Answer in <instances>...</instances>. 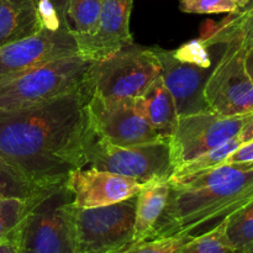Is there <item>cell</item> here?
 Returning a JSON list of instances; mask_svg holds the SVG:
<instances>
[{"instance_id":"1","label":"cell","mask_w":253,"mask_h":253,"mask_svg":"<svg viewBox=\"0 0 253 253\" xmlns=\"http://www.w3.org/2000/svg\"><path fill=\"white\" fill-rule=\"evenodd\" d=\"M88 99L84 84L44 103L0 110V157L37 187L64 183L86 166Z\"/></svg>"},{"instance_id":"2","label":"cell","mask_w":253,"mask_h":253,"mask_svg":"<svg viewBox=\"0 0 253 253\" xmlns=\"http://www.w3.org/2000/svg\"><path fill=\"white\" fill-rule=\"evenodd\" d=\"M170 193L147 240L210 231L253 199V167L220 165L195 174L170 177Z\"/></svg>"},{"instance_id":"3","label":"cell","mask_w":253,"mask_h":253,"mask_svg":"<svg viewBox=\"0 0 253 253\" xmlns=\"http://www.w3.org/2000/svg\"><path fill=\"white\" fill-rule=\"evenodd\" d=\"M72 202L64 183L36 193L15 231L19 253H74Z\"/></svg>"},{"instance_id":"4","label":"cell","mask_w":253,"mask_h":253,"mask_svg":"<svg viewBox=\"0 0 253 253\" xmlns=\"http://www.w3.org/2000/svg\"><path fill=\"white\" fill-rule=\"evenodd\" d=\"M91 63L77 53L0 82V110L27 108L83 88Z\"/></svg>"},{"instance_id":"5","label":"cell","mask_w":253,"mask_h":253,"mask_svg":"<svg viewBox=\"0 0 253 253\" xmlns=\"http://www.w3.org/2000/svg\"><path fill=\"white\" fill-rule=\"evenodd\" d=\"M224 47L225 43L214 59L210 46L200 39L173 51L152 47L161 64V77L174 99L178 116L210 110L205 99V85Z\"/></svg>"},{"instance_id":"6","label":"cell","mask_w":253,"mask_h":253,"mask_svg":"<svg viewBox=\"0 0 253 253\" xmlns=\"http://www.w3.org/2000/svg\"><path fill=\"white\" fill-rule=\"evenodd\" d=\"M161 76V64L152 48L135 43L123 47L106 58L93 61L85 86L91 96L104 101L140 98Z\"/></svg>"},{"instance_id":"7","label":"cell","mask_w":253,"mask_h":253,"mask_svg":"<svg viewBox=\"0 0 253 253\" xmlns=\"http://www.w3.org/2000/svg\"><path fill=\"white\" fill-rule=\"evenodd\" d=\"M85 161L88 167L131 178L140 184L152 180H169L173 174L168 141L128 147L114 145L101 137L91 127L89 120Z\"/></svg>"},{"instance_id":"8","label":"cell","mask_w":253,"mask_h":253,"mask_svg":"<svg viewBox=\"0 0 253 253\" xmlns=\"http://www.w3.org/2000/svg\"><path fill=\"white\" fill-rule=\"evenodd\" d=\"M137 195L98 208H74V253H123L133 245Z\"/></svg>"},{"instance_id":"9","label":"cell","mask_w":253,"mask_h":253,"mask_svg":"<svg viewBox=\"0 0 253 253\" xmlns=\"http://www.w3.org/2000/svg\"><path fill=\"white\" fill-rule=\"evenodd\" d=\"M247 115L224 116L208 110L179 116L174 132L168 140L173 173L203 153L239 136Z\"/></svg>"},{"instance_id":"10","label":"cell","mask_w":253,"mask_h":253,"mask_svg":"<svg viewBox=\"0 0 253 253\" xmlns=\"http://www.w3.org/2000/svg\"><path fill=\"white\" fill-rule=\"evenodd\" d=\"M246 51L237 37L225 43L205 85L210 110L224 116L246 115L253 111V82L245 66Z\"/></svg>"},{"instance_id":"11","label":"cell","mask_w":253,"mask_h":253,"mask_svg":"<svg viewBox=\"0 0 253 253\" xmlns=\"http://www.w3.org/2000/svg\"><path fill=\"white\" fill-rule=\"evenodd\" d=\"M88 120L103 138L118 146H141L163 140L148 124L136 99L104 101L89 94Z\"/></svg>"},{"instance_id":"12","label":"cell","mask_w":253,"mask_h":253,"mask_svg":"<svg viewBox=\"0 0 253 253\" xmlns=\"http://www.w3.org/2000/svg\"><path fill=\"white\" fill-rule=\"evenodd\" d=\"M79 53L76 37L67 29L42 27L37 34L0 47V82L47 62Z\"/></svg>"},{"instance_id":"13","label":"cell","mask_w":253,"mask_h":253,"mask_svg":"<svg viewBox=\"0 0 253 253\" xmlns=\"http://www.w3.org/2000/svg\"><path fill=\"white\" fill-rule=\"evenodd\" d=\"M133 0H101L95 32L76 37L79 53L91 61L106 58L133 43L130 16Z\"/></svg>"},{"instance_id":"14","label":"cell","mask_w":253,"mask_h":253,"mask_svg":"<svg viewBox=\"0 0 253 253\" xmlns=\"http://www.w3.org/2000/svg\"><path fill=\"white\" fill-rule=\"evenodd\" d=\"M72 193L74 208H98L137 195L142 184L131 178L95 168L72 170L64 182Z\"/></svg>"},{"instance_id":"15","label":"cell","mask_w":253,"mask_h":253,"mask_svg":"<svg viewBox=\"0 0 253 253\" xmlns=\"http://www.w3.org/2000/svg\"><path fill=\"white\" fill-rule=\"evenodd\" d=\"M42 27L35 0H0V47L32 36Z\"/></svg>"},{"instance_id":"16","label":"cell","mask_w":253,"mask_h":253,"mask_svg":"<svg viewBox=\"0 0 253 253\" xmlns=\"http://www.w3.org/2000/svg\"><path fill=\"white\" fill-rule=\"evenodd\" d=\"M137 103L151 127L163 138L169 140L178 123L174 99L166 86L162 77H157L147 90L137 98Z\"/></svg>"},{"instance_id":"17","label":"cell","mask_w":253,"mask_h":253,"mask_svg":"<svg viewBox=\"0 0 253 253\" xmlns=\"http://www.w3.org/2000/svg\"><path fill=\"white\" fill-rule=\"evenodd\" d=\"M169 193V180H152L142 184L137 194L133 244H138L148 239L167 205Z\"/></svg>"},{"instance_id":"18","label":"cell","mask_w":253,"mask_h":253,"mask_svg":"<svg viewBox=\"0 0 253 253\" xmlns=\"http://www.w3.org/2000/svg\"><path fill=\"white\" fill-rule=\"evenodd\" d=\"M235 37L240 39L246 49L253 48V9L247 12H231L220 22L205 26L200 40L211 46L226 43Z\"/></svg>"},{"instance_id":"19","label":"cell","mask_w":253,"mask_h":253,"mask_svg":"<svg viewBox=\"0 0 253 253\" xmlns=\"http://www.w3.org/2000/svg\"><path fill=\"white\" fill-rule=\"evenodd\" d=\"M225 232L236 253H253V199L225 220Z\"/></svg>"},{"instance_id":"20","label":"cell","mask_w":253,"mask_h":253,"mask_svg":"<svg viewBox=\"0 0 253 253\" xmlns=\"http://www.w3.org/2000/svg\"><path fill=\"white\" fill-rule=\"evenodd\" d=\"M101 0H69L67 7V29L74 36L93 35L100 15Z\"/></svg>"},{"instance_id":"21","label":"cell","mask_w":253,"mask_h":253,"mask_svg":"<svg viewBox=\"0 0 253 253\" xmlns=\"http://www.w3.org/2000/svg\"><path fill=\"white\" fill-rule=\"evenodd\" d=\"M241 145V138H240V136H236V137L231 138V140L226 141L225 143L220 145L219 147L214 148V150L209 151V152L203 153L199 157L194 158V160L190 161V162L185 163L184 166H182L179 169H177L173 173L172 177H182V175L195 174V173L203 172V170L205 169H210V168L224 165V162L229 158V156Z\"/></svg>"},{"instance_id":"22","label":"cell","mask_w":253,"mask_h":253,"mask_svg":"<svg viewBox=\"0 0 253 253\" xmlns=\"http://www.w3.org/2000/svg\"><path fill=\"white\" fill-rule=\"evenodd\" d=\"M175 253H236L225 232V221L185 242Z\"/></svg>"},{"instance_id":"23","label":"cell","mask_w":253,"mask_h":253,"mask_svg":"<svg viewBox=\"0 0 253 253\" xmlns=\"http://www.w3.org/2000/svg\"><path fill=\"white\" fill-rule=\"evenodd\" d=\"M42 189L44 188L32 184L0 157V200L7 198L29 199Z\"/></svg>"},{"instance_id":"24","label":"cell","mask_w":253,"mask_h":253,"mask_svg":"<svg viewBox=\"0 0 253 253\" xmlns=\"http://www.w3.org/2000/svg\"><path fill=\"white\" fill-rule=\"evenodd\" d=\"M31 198H7L0 200V241L16 231L27 215L31 205Z\"/></svg>"},{"instance_id":"25","label":"cell","mask_w":253,"mask_h":253,"mask_svg":"<svg viewBox=\"0 0 253 253\" xmlns=\"http://www.w3.org/2000/svg\"><path fill=\"white\" fill-rule=\"evenodd\" d=\"M189 240L192 239L185 235L146 240L138 244H133L123 253H175Z\"/></svg>"},{"instance_id":"26","label":"cell","mask_w":253,"mask_h":253,"mask_svg":"<svg viewBox=\"0 0 253 253\" xmlns=\"http://www.w3.org/2000/svg\"><path fill=\"white\" fill-rule=\"evenodd\" d=\"M179 9L187 14H231L239 6L232 0H178Z\"/></svg>"},{"instance_id":"27","label":"cell","mask_w":253,"mask_h":253,"mask_svg":"<svg viewBox=\"0 0 253 253\" xmlns=\"http://www.w3.org/2000/svg\"><path fill=\"white\" fill-rule=\"evenodd\" d=\"M35 1H36L37 10H39L43 27L52 30V31L61 29V22H59V19L57 16V12L54 10L53 5H52L51 0H35Z\"/></svg>"},{"instance_id":"28","label":"cell","mask_w":253,"mask_h":253,"mask_svg":"<svg viewBox=\"0 0 253 253\" xmlns=\"http://www.w3.org/2000/svg\"><path fill=\"white\" fill-rule=\"evenodd\" d=\"M224 165H246L253 167V140L237 147L225 161Z\"/></svg>"},{"instance_id":"29","label":"cell","mask_w":253,"mask_h":253,"mask_svg":"<svg viewBox=\"0 0 253 253\" xmlns=\"http://www.w3.org/2000/svg\"><path fill=\"white\" fill-rule=\"evenodd\" d=\"M52 5H53L54 10L57 12L61 26L63 29H67V22H66V14H67V7H68L69 0H51ZM68 30V29H67Z\"/></svg>"},{"instance_id":"30","label":"cell","mask_w":253,"mask_h":253,"mask_svg":"<svg viewBox=\"0 0 253 253\" xmlns=\"http://www.w3.org/2000/svg\"><path fill=\"white\" fill-rule=\"evenodd\" d=\"M240 138H241L242 143L249 142V141L253 140V111L247 115L246 121L244 124L241 132L239 133Z\"/></svg>"},{"instance_id":"31","label":"cell","mask_w":253,"mask_h":253,"mask_svg":"<svg viewBox=\"0 0 253 253\" xmlns=\"http://www.w3.org/2000/svg\"><path fill=\"white\" fill-rule=\"evenodd\" d=\"M0 253H19L15 232L0 241Z\"/></svg>"},{"instance_id":"32","label":"cell","mask_w":253,"mask_h":253,"mask_svg":"<svg viewBox=\"0 0 253 253\" xmlns=\"http://www.w3.org/2000/svg\"><path fill=\"white\" fill-rule=\"evenodd\" d=\"M245 66H246V71L249 73L250 78L253 82V48H250L246 51V56H245Z\"/></svg>"},{"instance_id":"33","label":"cell","mask_w":253,"mask_h":253,"mask_svg":"<svg viewBox=\"0 0 253 253\" xmlns=\"http://www.w3.org/2000/svg\"><path fill=\"white\" fill-rule=\"evenodd\" d=\"M232 1L236 2V5L239 6V9H241V7H244L245 5L247 4V1H249V0H232ZM239 9H237V10H239Z\"/></svg>"}]
</instances>
